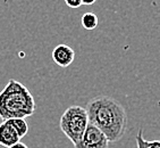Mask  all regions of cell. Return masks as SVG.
Instances as JSON below:
<instances>
[{
	"label": "cell",
	"instance_id": "obj_1",
	"mask_svg": "<svg viewBox=\"0 0 160 148\" xmlns=\"http://www.w3.org/2000/svg\"><path fill=\"white\" fill-rule=\"evenodd\" d=\"M89 123L105 133L109 142L123 138L127 129V114L123 105L109 96H97L85 107Z\"/></svg>",
	"mask_w": 160,
	"mask_h": 148
},
{
	"label": "cell",
	"instance_id": "obj_2",
	"mask_svg": "<svg viewBox=\"0 0 160 148\" xmlns=\"http://www.w3.org/2000/svg\"><path fill=\"white\" fill-rule=\"evenodd\" d=\"M35 100L31 91L23 83L10 79L0 91V119H25L34 114Z\"/></svg>",
	"mask_w": 160,
	"mask_h": 148
},
{
	"label": "cell",
	"instance_id": "obj_3",
	"mask_svg": "<svg viewBox=\"0 0 160 148\" xmlns=\"http://www.w3.org/2000/svg\"><path fill=\"white\" fill-rule=\"evenodd\" d=\"M89 124L88 112L84 107L73 105L66 109L60 116L59 128L73 145H76L83 137L85 129Z\"/></svg>",
	"mask_w": 160,
	"mask_h": 148
},
{
	"label": "cell",
	"instance_id": "obj_4",
	"mask_svg": "<svg viewBox=\"0 0 160 148\" xmlns=\"http://www.w3.org/2000/svg\"><path fill=\"white\" fill-rule=\"evenodd\" d=\"M74 146L75 148H108L109 140L101 130L89 123L83 137Z\"/></svg>",
	"mask_w": 160,
	"mask_h": 148
},
{
	"label": "cell",
	"instance_id": "obj_5",
	"mask_svg": "<svg viewBox=\"0 0 160 148\" xmlns=\"http://www.w3.org/2000/svg\"><path fill=\"white\" fill-rule=\"evenodd\" d=\"M52 61L60 67H68L75 59V51L72 47L60 43L56 46L51 54Z\"/></svg>",
	"mask_w": 160,
	"mask_h": 148
},
{
	"label": "cell",
	"instance_id": "obj_6",
	"mask_svg": "<svg viewBox=\"0 0 160 148\" xmlns=\"http://www.w3.org/2000/svg\"><path fill=\"white\" fill-rule=\"evenodd\" d=\"M18 141H21V137L9 123V121H2L0 123V146L8 148Z\"/></svg>",
	"mask_w": 160,
	"mask_h": 148
},
{
	"label": "cell",
	"instance_id": "obj_7",
	"mask_svg": "<svg viewBox=\"0 0 160 148\" xmlns=\"http://www.w3.org/2000/svg\"><path fill=\"white\" fill-rule=\"evenodd\" d=\"M136 147L138 148H160V140H145L143 138V130L140 129L136 135Z\"/></svg>",
	"mask_w": 160,
	"mask_h": 148
},
{
	"label": "cell",
	"instance_id": "obj_8",
	"mask_svg": "<svg viewBox=\"0 0 160 148\" xmlns=\"http://www.w3.org/2000/svg\"><path fill=\"white\" fill-rule=\"evenodd\" d=\"M8 121H9V123L14 127V129L16 130V132L18 133V136L21 137V139L26 136V133L28 131V124L25 121V119H10Z\"/></svg>",
	"mask_w": 160,
	"mask_h": 148
},
{
	"label": "cell",
	"instance_id": "obj_9",
	"mask_svg": "<svg viewBox=\"0 0 160 148\" xmlns=\"http://www.w3.org/2000/svg\"><path fill=\"white\" fill-rule=\"evenodd\" d=\"M81 22H82V25H83V28L85 30H94L98 26L99 19L96 14H93V13H85L82 16Z\"/></svg>",
	"mask_w": 160,
	"mask_h": 148
},
{
	"label": "cell",
	"instance_id": "obj_10",
	"mask_svg": "<svg viewBox=\"0 0 160 148\" xmlns=\"http://www.w3.org/2000/svg\"><path fill=\"white\" fill-rule=\"evenodd\" d=\"M65 3L69 8H78L81 7L83 3H82V0H65Z\"/></svg>",
	"mask_w": 160,
	"mask_h": 148
},
{
	"label": "cell",
	"instance_id": "obj_11",
	"mask_svg": "<svg viewBox=\"0 0 160 148\" xmlns=\"http://www.w3.org/2000/svg\"><path fill=\"white\" fill-rule=\"evenodd\" d=\"M8 148H28V147L26 145H25V144H23V142L18 141L17 144H15V145L10 146V147H8Z\"/></svg>",
	"mask_w": 160,
	"mask_h": 148
},
{
	"label": "cell",
	"instance_id": "obj_12",
	"mask_svg": "<svg viewBox=\"0 0 160 148\" xmlns=\"http://www.w3.org/2000/svg\"><path fill=\"white\" fill-rule=\"evenodd\" d=\"M96 1L97 0H82V3H83V5H88V6H90V5H93Z\"/></svg>",
	"mask_w": 160,
	"mask_h": 148
}]
</instances>
